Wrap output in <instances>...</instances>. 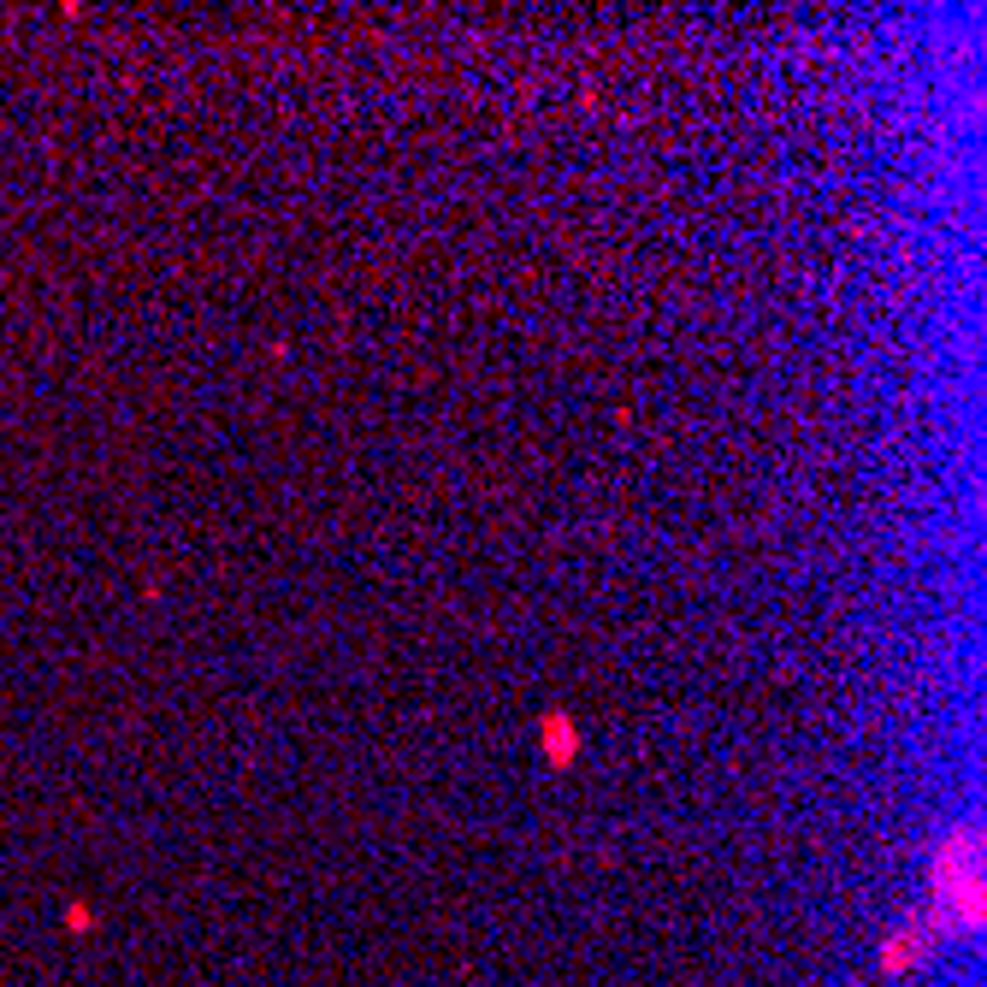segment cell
<instances>
[{
	"instance_id": "1",
	"label": "cell",
	"mask_w": 987,
	"mask_h": 987,
	"mask_svg": "<svg viewBox=\"0 0 987 987\" xmlns=\"http://www.w3.org/2000/svg\"><path fill=\"white\" fill-rule=\"evenodd\" d=\"M952 852L958 863L940 852V869H934V917L958 922V928H976L982 922V840H976V828H964V834H952Z\"/></svg>"
},
{
	"instance_id": "2",
	"label": "cell",
	"mask_w": 987,
	"mask_h": 987,
	"mask_svg": "<svg viewBox=\"0 0 987 987\" xmlns=\"http://www.w3.org/2000/svg\"><path fill=\"white\" fill-rule=\"evenodd\" d=\"M544 745H550V757H568V751H574L580 739H568V722L556 716V722H550V733H544Z\"/></svg>"
}]
</instances>
